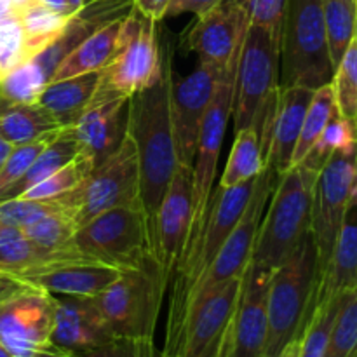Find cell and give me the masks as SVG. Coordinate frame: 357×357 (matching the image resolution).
Listing matches in <instances>:
<instances>
[{"label": "cell", "instance_id": "6da1fadb", "mask_svg": "<svg viewBox=\"0 0 357 357\" xmlns=\"http://www.w3.org/2000/svg\"><path fill=\"white\" fill-rule=\"evenodd\" d=\"M162 54L164 65L159 82L129 98L126 110V132L135 142L138 153L139 197L149 216L152 239L160 201L180 167L176 136L171 119L173 61L167 49L162 51Z\"/></svg>", "mask_w": 357, "mask_h": 357}, {"label": "cell", "instance_id": "7a4b0ae2", "mask_svg": "<svg viewBox=\"0 0 357 357\" xmlns=\"http://www.w3.org/2000/svg\"><path fill=\"white\" fill-rule=\"evenodd\" d=\"M317 171L303 164L278 174L258 227L250 264L275 271L310 232L314 183Z\"/></svg>", "mask_w": 357, "mask_h": 357}, {"label": "cell", "instance_id": "3957f363", "mask_svg": "<svg viewBox=\"0 0 357 357\" xmlns=\"http://www.w3.org/2000/svg\"><path fill=\"white\" fill-rule=\"evenodd\" d=\"M317 286V250L309 232L295 253L272 272L267 302V342L261 357H275L286 345L302 337L312 316Z\"/></svg>", "mask_w": 357, "mask_h": 357}, {"label": "cell", "instance_id": "277c9868", "mask_svg": "<svg viewBox=\"0 0 357 357\" xmlns=\"http://www.w3.org/2000/svg\"><path fill=\"white\" fill-rule=\"evenodd\" d=\"M281 70V37L250 24L241 47L234 79V129L255 126L261 135L275 110Z\"/></svg>", "mask_w": 357, "mask_h": 357}, {"label": "cell", "instance_id": "5b68a950", "mask_svg": "<svg viewBox=\"0 0 357 357\" xmlns=\"http://www.w3.org/2000/svg\"><path fill=\"white\" fill-rule=\"evenodd\" d=\"M333 73L323 0H288L281 33L279 86L319 89L331 84Z\"/></svg>", "mask_w": 357, "mask_h": 357}, {"label": "cell", "instance_id": "8992f818", "mask_svg": "<svg viewBox=\"0 0 357 357\" xmlns=\"http://www.w3.org/2000/svg\"><path fill=\"white\" fill-rule=\"evenodd\" d=\"M73 243L93 261L121 272L157 261L149 216L142 204L119 206L101 213L77 229Z\"/></svg>", "mask_w": 357, "mask_h": 357}, {"label": "cell", "instance_id": "52a82bcc", "mask_svg": "<svg viewBox=\"0 0 357 357\" xmlns=\"http://www.w3.org/2000/svg\"><path fill=\"white\" fill-rule=\"evenodd\" d=\"M167 279L157 261L124 271L100 295L94 305L115 338L153 340Z\"/></svg>", "mask_w": 357, "mask_h": 357}, {"label": "cell", "instance_id": "ba28073f", "mask_svg": "<svg viewBox=\"0 0 357 357\" xmlns=\"http://www.w3.org/2000/svg\"><path fill=\"white\" fill-rule=\"evenodd\" d=\"M75 222L77 229L108 209L142 204L139 197V164L135 142L126 132L119 149L94 166L73 190L59 195Z\"/></svg>", "mask_w": 357, "mask_h": 357}, {"label": "cell", "instance_id": "9c48e42d", "mask_svg": "<svg viewBox=\"0 0 357 357\" xmlns=\"http://www.w3.org/2000/svg\"><path fill=\"white\" fill-rule=\"evenodd\" d=\"M275 178L278 176H275L274 171L268 166H265V169L258 174L257 183H255L253 188V195H251L243 216L237 222L236 229L227 237L222 250L213 258L208 271L187 289L185 295H181L176 300H171L167 324L173 323L192 300L199 298V296L206 295V293L215 291V289L222 288V286L234 281V279L243 278L251 261L258 227H260L261 216L265 213V206H267L272 188H274Z\"/></svg>", "mask_w": 357, "mask_h": 357}, {"label": "cell", "instance_id": "30bf717a", "mask_svg": "<svg viewBox=\"0 0 357 357\" xmlns=\"http://www.w3.org/2000/svg\"><path fill=\"white\" fill-rule=\"evenodd\" d=\"M237 66V65H236ZM236 66L223 72L222 80L216 87L215 98L209 105L206 117L202 121L201 135H199L197 152H195L194 164H192V225L188 236L187 248L180 265L194 251L206 218H208L209 202L213 195L216 169H218L220 152H222L223 138H225L227 126L232 117L234 103V79H236ZM178 265V267H180Z\"/></svg>", "mask_w": 357, "mask_h": 357}, {"label": "cell", "instance_id": "8fae6325", "mask_svg": "<svg viewBox=\"0 0 357 357\" xmlns=\"http://www.w3.org/2000/svg\"><path fill=\"white\" fill-rule=\"evenodd\" d=\"M155 24L132 7L124 21L121 49L100 72L98 94L129 100L159 82L164 54L157 40Z\"/></svg>", "mask_w": 357, "mask_h": 357}, {"label": "cell", "instance_id": "7c38bea8", "mask_svg": "<svg viewBox=\"0 0 357 357\" xmlns=\"http://www.w3.org/2000/svg\"><path fill=\"white\" fill-rule=\"evenodd\" d=\"M356 183L357 149L333 153L317 173L310 213V234L316 243L319 279L330 261Z\"/></svg>", "mask_w": 357, "mask_h": 357}, {"label": "cell", "instance_id": "4fadbf2b", "mask_svg": "<svg viewBox=\"0 0 357 357\" xmlns=\"http://www.w3.org/2000/svg\"><path fill=\"white\" fill-rule=\"evenodd\" d=\"M54 295L16 282L0 295V342L16 357H33L52 345Z\"/></svg>", "mask_w": 357, "mask_h": 357}, {"label": "cell", "instance_id": "5bb4252c", "mask_svg": "<svg viewBox=\"0 0 357 357\" xmlns=\"http://www.w3.org/2000/svg\"><path fill=\"white\" fill-rule=\"evenodd\" d=\"M255 183H257V178L229 188L218 187V192L211 195L204 229H202V234L199 237L197 244H195L194 251L178 267L176 282H174L171 300H176L181 295H185L187 289L208 271L213 258L222 250L227 237L236 229L237 222L243 216L244 209H246L248 202L253 195Z\"/></svg>", "mask_w": 357, "mask_h": 357}, {"label": "cell", "instance_id": "9a60e30c", "mask_svg": "<svg viewBox=\"0 0 357 357\" xmlns=\"http://www.w3.org/2000/svg\"><path fill=\"white\" fill-rule=\"evenodd\" d=\"M223 73L208 63L185 77H174L171 82V119L176 136L178 155L181 166L192 167L199 145L202 121L215 98L216 87Z\"/></svg>", "mask_w": 357, "mask_h": 357}, {"label": "cell", "instance_id": "2e32d148", "mask_svg": "<svg viewBox=\"0 0 357 357\" xmlns=\"http://www.w3.org/2000/svg\"><path fill=\"white\" fill-rule=\"evenodd\" d=\"M250 24V16L239 3L222 0L208 13L197 16L183 37V44L199 56V61L223 73L237 65Z\"/></svg>", "mask_w": 357, "mask_h": 357}, {"label": "cell", "instance_id": "e0dca14e", "mask_svg": "<svg viewBox=\"0 0 357 357\" xmlns=\"http://www.w3.org/2000/svg\"><path fill=\"white\" fill-rule=\"evenodd\" d=\"M272 272L253 264L248 265L220 357L264 356L268 330L267 302Z\"/></svg>", "mask_w": 357, "mask_h": 357}, {"label": "cell", "instance_id": "ac0fdd59", "mask_svg": "<svg viewBox=\"0 0 357 357\" xmlns=\"http://www.w3.org/2000/svg\"><path fill=\"white\" fill-rule=\"evenodd\" d=\"M192 225V167L181 166L174 173L153 223L155 257L169 281L178 271Z\"/></svg>", "mask_w": 357, "mask_h": 357}, {"label": "cell", "instance_id": "d6986e66", "mask_svg": "<svg viewBox=\"0 0 357 357\" xmlns=\"http://www.w3.org/2000/svg\"><path fill=\"white\" fill-rule=\"evenodd\" d=\"M128 98L105 96L94 91L89 105L75 124L70 128L79 153L98 166L110 157L126 136V121L122 112L128 108Z\"/></svg>", "mask_w": 357, "mask_h": 357}, {"label": "cell", "instance_id": "ffe728a7", "mask_svg": "<svg viewBox=\"0 0 357 357\" xmlns=\"http://www.w3.org/2000/svg\"><path fill=\"white\" fill-rule=\"evenodd\" d=\"M114 338L93 298L54 295V328L51 337L54 347L80 354Z\"/></svg>", "mask_w": 357, "mask_h": 357}, {"label": "cell", "instance_id": "44dd1931", "mask_svg": "<svg viewBox=\"0 0 357 357\" xmlns=\"http://www.w3.org/2000/svg\"><path fill=\"white\" fill-rule=\"evenodd\" d=\"M314 91L316 89L305 86H279L278 105L264 150L265 166L271 167L275 176L291 167L293 153Z\"/></svg>", "mask_w": 357, "mask_h": 357}, {"label": "cell", "instance_id": "7402d4cb", "mask_svg": "<svg viewBox=\"0 0 357 357\" xmlns=\"http://www.w3.org/2000/svg\"><path fill=\"white\" fill-rule=\"evenodd\" d=\"M121 271L96 264L93 260H70L49 265L16 279L21 284L44 289L56 296L93 298L119 278Z\"/></svg>", "mask_w": 357, "mask_h": 357}, {"label": "cell", "instance_id": "603a6c76", "mask_svg": "<svg viewBox=\"0 0 357 357\" xmlns=\"http://www.w3.org/2000/svg\"><path fill=\"white\" fill-rule=\"evenodd\" d=\"M131 9L132 0H86L80 9L70 14L58 38L33 58L44 70L47 80L51 79L58 63L73 47H77L80 42L86 40L89 35H93L107 23L131 13Z\"/></svg>", "mask_w": 357, "mask_h": 357}, {"label": "cell", "instance_id": "cb8c5ba5", "mask_svg": "<svg viewBox=\"0 0 357 357\" xmlns=\"http://www.w3.org/2000/svg\"><path fill=\"white\" fill-rule=\"evenodd\" d=\"M357 289V197L352 195L344 215L330 261L319 279L314 307L321 300L345 295Z\"/></svg>", "mask_w": 357, "mask_h": 357}, {"label": "cell", "instance_id": "d4e9b609", "mask_svg": "<svg viewBox=\"0 0 357 357\" xmlns=\"http://www.w3.org/2000/svg\"><path fill=\"white\" fill-rule=\"evenodd\" d=\"M126 16L110 21L105 26H101L100 30L94 31L93 35H89L86 40L80 42L77 47H73L58 63L49 82L101 72L121 49L122 38H124Z\"/></svg>", "mask_w": 357, "mask_h": 357}, {"label": "cell", "instance_id": "484cf974", "mask_svg": "<svg viewBox=\"0 0 357 357\" xmlns=\"http://www.w3.org/2000/svg\"><path fill=\"white\" fill-rule=\"evenodd\" d=\"M100 80V72L51 80L45 84L37 103L58 122L61 128H72L82 115L93 98Z\"/></svg>", "mask_w": 357, "mask_h": 357}, {"label": "cell", "instance_id": "4316f807", "mask_svg": "<svg viewBox=\"0 0 357 357\" xmlns=\"http://www.w3.org/2000/svg\"><path fill=\"white\" fill-rule=\"evenodd\" d=\"M63 129L38 103H10L0 98V136L23 145Z\"/></svg>", "mask_w": 357, "mask_h": 357}, {"label": "cell", "instance_id": "83f0119b", "mask_svg": "<svg viewBox=\"0 0 357 357\" xmlns=\"http://www.w3.org/2000/svg\"><path fill=\"white\" fill-rule=\"evenodd\" d=\"M77 155H79V146H77L75 139H73L72 131H70V128H63L61 131H59V135L56 136V138L42 150L40 155L33 160L30 169H28L13 187H9L2 195H0V201L21 197L28 188L35 187V185L40 183L42 180L51 176L52 173L61 169L63 166H66V164L72 159H75Z\"/></svg>", "mask_w": 357, "mask_h": 357}, {"label": "cell", "instance_id": "f1b7e54d", "mask_svg": "<svg viewBox=\"0 0 357 357\" xmlns=\"http://www.w3.org/2000/svg\"><path fill=\"white\" fill-rule=\"evenodd\" d=\"M265 169V155L261 149L260 135L255 126L236 131V139L230 149L227 166L220 178V187L229 188L234 185L255 180Z\"/></svg>", "mask_w": 357, "mask_h": 357}, {"label": "cell", "instance_id": "f546056e", "mask_svg": "<svg viewBox=\"0 0 357 357\" xmlns=\"http://www.w3.org/2000/svg\"><path fill=\"white\" fill-rule=\"evenodd\" d=\"M68 16L70 14L56 13L35 0L17 13V20H20L24 35L26 59L40 54L58 38V35L65 28Z\"/></svg>", "mask_w": 357, "mask_h": 357}, {"label": "cell", "instance_id": "4dcf8cb0", "mask_svg": "<svg viewBox=\"0 0 357 357\" xmlns=\"http://www.w3.org/2000/svg\"><path fill=\"white\" fill-rule=\"evenodd\" d=\"M337 114L338 108L337 101H335V93L331 84H326V86L314 91L312 101H310L305 119H303L302 131H300L295 153H293L291 167L298 166V164L305 159L307 153L310 152V149L316 145L319 136L323 135L328 122H330Z\"/></svg>", "mask_w": 357, "mask_h": 357}, {"label": "cell", "instance_id": "1f68e13d", "mask_svg": "<svg viewBox=\"0 0 357 357\" xmlns=\"http://www.w3.org/2000/svg\"><path fill=\"white\" fill-rule=\"evenodd\" d=\"M324 26L333 66L340 63L351 42L356 38L357 0H323Z\"/></svg>", "mask_w": 357, "mask_h": 357}, {"label": "cell", "instance_id": "d6a6232c", "mask_svg": "<svg viewBox=\"0 0 357 357\" xmlns=\"http://www.w3.org/2000/svg\"><path fill=\"white\" fill-rule=\"evenodd\" d=\"M354 149H357V121H351L337 114L328 122L323 135L300 164L319 173L321 167L333 153L351 152Z\"/></svg>", "mask_w": 357, "mask_h": 357}, {"label": "cell", "instance_id": "836d02e7", "mask_svg": "<svg viewBox=\"0 0 357 357\" xmlns=\"http://www.w3.org/2000/svg\"><path fill=\"white\" fill-rule=\"evenodd\" d=\"M347 295L349 293L331 296V298L321 300L319 303H316L312 316L300 337V357H324L331 330H333L335 321H337L338 312H340Z\"/></svg>", "mask_w": 357, "mask_h": 357}, {"label": "cell", "instance_id": "e575fe53", "mask_svg": "<svg viewBox=\"0 0 357 357\" xmlns=\"http://www.w3.org/2000/svg\"><path fill=\"white\" fill-rule=\"evenodd\" d=\"M21 230L31 243L49 253H61L75 248L73 239H75L77 225L72 216L66 213L45 215Z\"/></svg>", "mask_w": 357, "mask_h": 357}, {"label": "cell", "instance_id": "d590c367", "mask_svg": "<svg viewBox=\"0 0 357 357\" xmlns=\"http://www.w3.org/2000/svg\"><path fill=\"white\" fill-rule=\"evenodd\" d=\"M47 82L40 65L33 58L24 59L0 79V98L10 103H37Z\"/></svg>", "mask_w": 357, "mask_h": 357}, {"label": "cell", "instance_id": "8d00e7d4", "mask_svg": "<svg viewBox=\"0 0 357 357\" xmlns=\"http://www.w3.org/2000/svg\"><path fill=\"white\" fill-rule=\"evenodd\" d=\"M331 87L338 114L351 121H357V38L351 42L335 68Z\"/></svg>", "mask_w": 357, "mask_h": 357}, {"label": "cell", "instance_id": "74e56055", "mask_svg": "<svg viewBox=\"0 0 357 357\" xmlns=\"http://www.w3.org/2000/svg\"><path fill=\"white\" fill-rule=\"evenodd\" d=\"M93 162L87 159L86 155L79 153L75 159L70 160L66 166H63L61 169H58L56 173H52L51 176H47L45 180H42L40 183H37L35 187L28 188L21 197L17 199H54L59 195L66 194V192L73 190L84 178L89 174V171L93 169Z\"/></svg>", "mask_w": 357, "mask_h": 357}, {"label": "cell", "instance_id": "f35d334b", "mask_svg": "<svg viewBox=\"0 0 357 357\" xmlns=\"http://www.w3.org/2000/svg\"><path fill=\"white\" fill-rule=\"evenodd\" d=\"M324 357H357V289L345 296Z\"/></svg>", "mask_w": 357, "mask_h": 357}, {"label": "cell", "instance_id": "ab89813d", "mask_svg": "<svg viewBox=\"0 0 357 357\" xmlns=\"http://www.w3.org/2000/svg\"><path fill=\"white\" fill-rule=\"evenodd\" d=\"M52 213H66L65 206L54 199H7L0 201V220H3L9 225L23 229L30 225L35 220L42 218Z\"/></svg>", "mask_w": 357, "mask_h": 357}, {"label": "cell", "instance_id": "60d3db41", "mask_svg": "<svg viewBox=\"0 0 357 357\" xmlns=\"http://www.w3.org/2000/svg\"><path fill=\"white\" fill-rule=\"evenodd\" d=\"M59 131H61V129H59ZM59 131L44 136V138L35 139V142L13 146L10 153L7 155L6 162L0 167V195H2L7 188L13 187V185L30 169L33 160L37 159V157L40 155L42 150L59 135Z\"/></svg>", "mask_w": 357, "mask_h": 357}, {"label": "cell", "instance_id": "b9f144b4", "mask_svg": "<svg viewBox=\"0 0 357 357\" xmlns=\"http://www.w3.org/2000/svg\"><path fill=\"white\" fill-rule=\"evenodd\" d=\"M24 59V35L17 16L0 21V79Z\"/></svg>", "mask_w": 357, "mask_h": 357}, {"label": "cell", "instance_id": "7bdbcfd3", "mask_svg": "<svg viewBox=\"0 0 357 357\" xmlns=\"http://www.w3.org/2000/svg\"><path fill=\"white\" fill-rule=\"evenodd\" d=\"M250 16L251 24L265 26L281 37L288 0H234Z\"/></svg>", "mask_w": 357, "mask_h": 357}, {"label": "cell", "instance_id": "ee69618b", "mask_svg": "<svg viewBox=\"0 0 357 357\" xmlns=\"http://www.w3.org/2000/svg\"><path fill=\"white\" fill-rule=\"evenodd\" d=\"M80 357H162L153 340H129L114 338L108 344L77 354Z\"/></svg>", "mask_w": 357, "mask_h": 357}, {"label": "cell", "instance_id": "f6af8a7d", "mask_svg": "<svg viewBox=\"0 0 357 357\" xmlns=\"http://www.w3.org/2000/svg\"><path fill=\"white\" fill-rule=\"evenodd\" d=\"M222 0H171V6L167 9L166 17L180 16V14H195V16H201V14L208 13L209 9H213L215 6Z\"/></svg>", "mask_w": 357, "mask_h": 357}, {"label": "cell", "instance_id": "bcb514c9", "mask_svg": "<svg viewBox=\"0 0 357 357\" xmlns=\"http://www.w3.org/2000/svg\"><path fill=\"white\" fill-rule=\"evenodd\" d=\"M169 6L171 0H132V7L153 23H160L162 20H166Z\"/></svg>", "mask_w": 357, "mask_h": 357}, {"label": "cell", "instance_id": "7dc6e473", "mask_svg": "<svg viewBox=\"0 0 357 357\" xmlns=\"http://www.w3.org/2000/svg\"><path fill=\"white\" fill-rule=\"evenodd\" d=\"M35 2L42 3V6H45V7H49V9L56 10V13H61V14L75 13V9L72 7L70 0H35Z\"/></svg>", "mask_w": 357, "mask_h": 357}, {"label": "cell", "instance_id": "c3c4849f", "mask_svg": "<svg viewBox=\"0 0 357 357\" xmlns=\"http://www.w3.org/2000/svg\"><path fill=\"white\" fill-rule=\"evenodd\" d=\"M33 357H80V356L73 354V352H68V351H63V349L54 347V345H49V347L38 351Z\"/></svg>", "mask_w": 357, "mask_h": 357}, {"label": "cell", "instance_id": "681fc988", "mask_svg": "<svg viewBox=\"0 0 357 357\" xmlns=\"http://www.w3.org/2000/svg\"><path fill=\"white\" fill-rule=\"evenodd\" d=\"M14 16H17V13L13 0H0V21H6Z\"/></svg>", "mask_w": 357, "mask_h": 357}, {"label": "cell", "instance_id": "f907efd6", "mask_svg": "<svg viewBox=\"0 0 357 357\" xmlns=\"http://www.w3.org/2000/svg\"><path fill=\"white\" fill-rule=\"evenodd\" d=\"M275 357H300V338H296L291 344L286 345L281 351V354H278Z\"/></svg>", "mask_w": 357, "mask_h": 357}, {"label": "cell", "instance_id": "816d5d0a", "mask_svg": "<svg viewBox=\"0 0 357 357\" xmlns=\"http://www.w3.org/2000/svg\"><path fill=\"white\" fill-rule=\"evenodd\" d=\"M13 146L14 145H10L9 142H6V139H3L2 136H0V167L3 166V162H6L7 155H9V153H10Z\"/></svg>", "mask_w": 357, "mask_h": 357}, {"label": "cell", "instance_id": "f5cc1de1", "mask_svg": "<svg viewBox=\"0 0 357 357\" xmlns=\"http://www.w3.org/2000/svg\"><path fill=\"white\" fill-rule=\"evenodd\" d=\"M31 2H33V0H13L14 7H16V13H20L21 9H24L26 6H30Z\"/></svg>", "mask_w": 357, "mask_h": 357}, {"label": "cell", "instance_id": "db71d44e", "mask_svg": "<svg viewBox=\"0 0 357 357\" xmlns=\"http://www.w3.org/2000/svg\"><path fill=\"white\" fill-rule=\"evenodd\" d=\"M0 357H16L13 354V352H9L7 351V347L6 345L2 344V342H0Z\"/></svg>", "mask_w": 357, "mask_h": 357}, {"label": "cell", "instance_id": "11a10c76", "mask_svg": "<svg viewBox=\"0 0 357 357\" xmlns=\"http://www.w3.org/2000/svg\"><path fill=\"white\" fill-rule=\"evenodd\" d=\"M70 3H72V7L73 9H80V7L84 6V3H86V0H70Z\"/></svg>", "mask_w": 357, "mask_h": 357}, {"label": "cell", "instance_id": "9f6ffc18", "mask_svg": "<svg viewBox=\"0 0 357 357\" xmlns=\"http://www.w3.org/2000/svg\"><path fill=\"white\" fill-rule=\"evenodd\" d=\"M352 195H354V197H357V183H356V188H354V194H352Z\"/></svg>", "mask_w": 357, "mask_h": 357}, {"label": "cell", "instance_id": "6f0895ef", "mask_svg": "<svg viewBox=\"0 0 357 357\" xmlns=\"http://www.w3.org/2000/svg\"><path fill=\"white\" fill-rule=\"evenodd\" d=\"M356 38H357V17H356Z\"/></svg>", "mask_w": 357, "mask_h": 357}]
</instances>
